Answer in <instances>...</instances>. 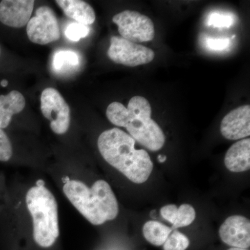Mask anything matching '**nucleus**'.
<instances>
[{
  "mask_svg": "<svg viewBox=\"0 0 250 250\" xmlns=\"http://www.w3.org/2000/svg\"><path fill=\"white\" fill-rule=\"evenodd\" d=\"M136 141L118 128L100 134L98 146L104 160L131 182L145 183L153 170V163L144 149H135Z\"/></svg>",
  "mask_w": 250,
  "mask_h": 250,
  "instance_id": "f257e3e1",
  "label": "nucleus"
},
{
  "mask_svg": "<svg viewBox=\"0 0 250 250\" xmlns=\"http://www.w3.org/2000/svg\"><path fill=\"white\" fill-rule=\"evenodd\" d=\"M33 219L34 239L39 246H53L59 236L58 206L55 197L45 187H34L26 196Z\"/></svg>",
  "mask_w": 250,
  "mask_h": 250,
  "instance_id": "20e7f679",
  "label": "nucleus"
},
{
  "mask_svg": "<svg viewBox=\"0 0 250 250\" xmlns=\"http://www.w3.org/2000/svg\"><path fill=\"white\" fill-rule=\"evenodd\" d=\"M205 45L207 48L213 51H223L228 49L230 45V40L229 39H211L207 38Z\"/></svg>",
  "mask_w": 250,
  "mask_h": 250,
  "instance_id": "4be33fe9",
  "label": "nucleus"
},
{
  "mask_svg": "<svg viewBox=\"0 0 250 250\" xmlns=\"http://www.w3.org/2000/svg\"><path fill=\"white\" fill-rule=\"evenodd\" d=\"M228 250H248V249H241V248H231Z\"/></svg>",
  "mask_w": 250,
  "mask_h": 250,
  "instance_id": "cd10ccee",
  "label": "nucleus"
},
{
  "mask_svg": "<svg viewBox=\"0 0 250 250\" xmlns=\"http://www.w3.org/2000/svg\"><path fill=\"white\" fill-rule=\"evenodd\" d=\"M62 190L72 205L94 225H103L118 216V201L105 181H97L90 188L80 181L70 180Z\"/></svg>",
  "mask_w": 250,
  "mask_h": 250,
  "instance_id": "7ed1b4c3",
  "label": "nucleus"
},
{
  "mask_svg": "<svg viewBox=\"0 0 250 250\" xmlns=\"http://www.w3.org/2000/svg\"><path fill=\"white\" fill-rule=\"evenodd\" d=\"M219 236L228 246L248 249L250 246V220L242 215L229 217L219 229Z\"/></svg>",
  "mask_w": 250,
  "mask_h": 250,
  "instance_id": "1a4fd4ad",
  "label": "nucleus"
},
{
  "mask_svg": "<svg viewBox=\"0 0 250 250\" xmlns=\"http://www.w3.org/2000/svg\"><path fill=\"white\" fill-rule=\"evenodd\" d=\"M225 165L233 172H246L250 167V139L241 140L233 144L225 157Z\"/></svg>",
  "mask_w": 250,
  "mask_h": 250,
  "instance_id": "f8f14e48",
  "label": "nucleus"
},
{
  "mask_svg": "<svg viewBox=\"0 0 250 250\" xmlns=\"http://www.w3.org/2000/svg\"><path fill=\"white\" fill-rule=\"evenodd\" d=\"M41 109L44 117L50 121V127L57 134H64L69 129L70 110L58 90L46 88L41 97Z\"/></svg>",
  "mask_w": 250,
  "mask_h": 250,
  "instance_id": "0eeeda50",
  "label": "nucleus"
},
{
  "mask_svg": "<svg viewBox=\"0 0 250 250\" xmlns=\"http://www.w3.org/2000/svg\"><path fill=\"white\" fill-rule=\"evenodd\" d=\"M0 52H1V49H0Z\"/></svg>",
  "mask_w": 250,
  "mask_h": 250,
  "instance_id": "c85d7f7f",
  "label": "nucleus"
},
{
  "mask_svg": "<svg viewBox=\"0 0 250 250\" xmlns=\"http://www.w3.org/2000/svg\"><path fill=\"white\" fill-rule=\"evenodd\" d=\"M13 154L12 146L6 133L0 128V161H7Z\"/></svg>",
  "mask_w": 250,
  "mask_h": 250,
  "instance_id": "412c9836",
  "label": "nucleus"
},
{
  "mask_svg": "<svg viewBox=\"0 0 250 250\" xmlns=\"http://www.w3.org/2000/svg\"><path fill=\"white\" fill-rule=\"evenodd\" d=\"M178 208L174 205H167L164 206L161 208L160 213L163 218L168 221L172 225L175 223L177 216Z\"/></svg>",
  "mask_w": 250,
  "mask_h": 250,
  "instance_id": "5701e85b",
  "label": "nucleus"
},
{
  "mask_svg": "<svg viewBox=\"0 0 250 250\" xmlns=\"http://www.w3.org/2000/svg\"><path fill=\"white\" fill-rule=\"evenodd\" d=\"M189 245L190 241L186 235L174 230L163 246L164 250H186Z\"/></svg>",
  "mask_w": 250,
  "mask_h": 250,
  "instance_id": "6ab92c4d",
  "label": "nucleus"
},
{
  "mask_svg": "<svg viewBox=\"0 0 250 250\" xmlns=\"http://www.w3.org/2000/svg\"><path fill=\"white\" fill-rule=\"evenodd\" d=\"M69 181H70V179L68 177H65L64 178H62V182L65 184H66L67 182H69Z\"/></svg>",
  "mask_w": 250,
  "mask_h": 250,
  "instance_id": "bb28decb",
  "label": "nucleus"
},
{
  "mask_svg": "<svg viewBox=\"0 0 250 250\" xmlns=\"http://www.w3.org/2000/svg\"><path fill=\"white\" fill-rule=\"evenodd\" d=\"M80 55L72 50H60L54 54L52 67L57 72H67L79 66Z\"/></svg>",
  "mask_w": 250,
  "mask_h": 250,
  "instance_id": "dca6fc26",
  "label": "nucleus"
},
{
  "mask_svg": "<svg viewBox=\"0 0 250 250\" xmlns=\"http://www.w3.org/2000/svg\"><path fill=\"white\" fill-rule=\"evenodd\" d=\"M220 132L228 140H239L250 135V106L244 105L232 110L224 117Z\"/></svg>",
  "mask_w": 250,
  "mask_h": 250,
  "instance_id": "9d476101",
  "label": "nucleus"
},
{
  "mask_svg": "<svg viewBox=\"0 0 250 250\" xmlns=\"http://www.w3.org/2000/svg\"><path fill=\"white\" fill-rule=\"evenodd\" d=\"M0 83H1V86L6 87L7 86L8 83H8L7 80H2Z\"/></svg>",
  "mask_w": 250,
  "mask_h": 250,
  "instance_id": "a878e982",
  "label": "nucleus"
},
{
  "mask_svg": "<svg viewBox=\"0 0 250 250\" xmlns=\"http://www.w3.org/2000/svg\"><path fill=\"white\" fill-rule=\"evenodd\" d=\"M22 94L13 90L6 95H0V128L9 126L13 116L21 113L25 106Z\"/></svg>",
  "mask_w": 250,
  "mask_h": 250,
  "instance_id": "4468645a",
  "label": "nucleus"
},
{
  "mask_svg": "<svg viewBox=\"0 0 250 250\" xmlns=\"http://www.w3.org/2000/svg\"><path fill=\"white\" fill-rule=\"evenodd\" d=\"M236 22V16L229 13L212 12L207 19L208 26L218 28H229Z\"/></svg>",
  "mask_w": 250,
  "mask_h": 250,
  "instance_id": "a211bd4d",
  "label": "nucleus"
},
{
  "mask_svg": "<svg viewBox=\"0 0 250 250\" xmlns=\"http://www.w3.org/2000/svg\"><path fill=\"white\" fill-rule=\"evenodd\" d=\"M108 49V58L116 63L136 67L149 63L154 60L155 53L146 46L131 42L118 36H112Z\"/></svg>",
  "mask_w": 250,
  "mask_h": 250,
  "instance_id": "423d86ee",
  "label": "nucleus"
},
{
  "mask_svg": "<svg viewBox=\"0 0 250 250\" xmlns=\"http://www.w3.org/2000/svg\"><path fill=\"white\" fill-rule=\"evenodd\" d=\"M122 38L139 43L152 41L155 36L152 20L137 11L125 10L113 16Z\"/></svg>",
  "mask_w": 250,
  "mask_h": 250,
  "instance_id": "39448f33",
  "label": "nucleus"
},
{
  "mask_svg": "<svg viewBox=\"0 0 250 250\" xmlns=\"http://www.w3.org/2000/svg\"><path fill=\"white\" fill-rule=\"evenodd\" d=\"M27 34L31 42L39 45H47L58 41L61 31L53 10L46 6L37 9L36 16L27 23Z\"/></svg>",
  "mask_w": 250,
  "mask_h": 250,
  "instance_id": "6e6552de",
  "label": "nucleus"
},
{
  "mask_svg": "<svg viewBox=\"0 0 250 250\" xmlns=\"http://www.w3.org/2000/svg\"><path fill=\"white\" fill-rule=\"evenodd\" d=\"M195 218L196 212L193 207L188 204H184L178 208L177 219L171 229L175 230L177 228L188 226L193 223Z\"/></svg>",
  "mask_w": 250,
  "mask_h": 250,
  "instance_id": "f3484780",
  "label": "nucleus"
},
{
  "mask_svg": "<svg viewBox=\"0 0 250 250\" xmlns=\"http://www.w3.org/2000/svg\"><path fill=\"white\" fill-rule=\"evenodd\" d=\"M166 159H167V157H166V156H164V155L158 156V161H159V162H160V163L165 162V161H166Z\"/></svg>",
  "mask_w": 250,
  "mask_h": 250,
  "instance_id": "b1692460",
  "label": "nucleus"
},
{
  "mask_svg": "<svg viewBox=\"0 0 250 250\" xmlns=\"http://www.w3.org/2000/svg\"><path fill=\"white\" fill-rule=\"evenodd\" d=\"M106 117L112 124L125 127L136 142L149 150H160L165 144L164 131L152 119L150 104L142 96L131 98L127 107L117 102L110 104Z\"/></svg>",
  "mask_w": 250,
  "mask_h": 250,
  "instance_id": "f03ea898",
  "label": "nucleus"
},
{
  "mask_svg": "<svg viewBox=\"0 0 250 250\" xmlns=\"http://www.w3.org/2000/svg\"><path fill=\"white\" fill-rule=\"evenodd\" d=\"M56 3L67 17L76 22L88 26L95 21V13L93 8L85 1L81 0H57Z\"/></svg>",
  "mask_w": 250,
  "mask_h": 250,
  "instance_id": "ddd939ff",
  "label": "nucleus"
},
{
  "mask_svg": "<svg viewBox=\"0 0 250 250\" xmlns=\"http://www.w3.org/2000/svg\"><path fill=\"white\" fill-rule=\"evenodd\" d=\"M34 0H3L0 2V22L10 27L21 28L29 22Z\"/></svg>",
  "mask_w": 250,
  "mask_h": 250,
  "instance_id": "9b49d317",
  "label": "nucleus"
},
{
  "mask_svg": "<svg viewBox=\"0 0 250 250\" xmlns=\"http://www.w3.org/2000/svg\"><path fill=\"white\" fill-rule=\"evenodd\" d=\"M89 33L90 28L88 26L78 22L70 23L65 30L67 39L73 42H78L81 39L86 37Z\"/></svg>",
  "mask_w": 250,
  "mask_h": 250,
  "instance_id": "aec40b11",
  "label": "nucleus"
},
{
  "mask_svg": "<svg viewBox=\"0 0 250 250\" xmlns=\"http://www.w3.org/2000/svg\"><path fill=\"white\" fill-rule=\"evenodd\" d=\"M36 187H45V182H44L42 180H39L37 182H36Z\"/></svg>",
  "mask_w": 250,
  "mask_h": 250,
  "instance_id": "393cba45",
  "label": "nucleus"
},
{
  "mask_svg": "<svg viewBox=\"0 0 250 250\" xmlns=\"http://www.w3.org/2000/svg\"><path fill=\"white\" fill-rule=\"evenodd\" d=\"M172 231L171 228L154 220L147 222L143 228L145 238L155 246H163Z\"/></svg>",
  "mask_w": 250,
  "mask_h": 250,
  "instance_id": "2eb2a0df",
  "label": "nucleus"
}]
</instances>
